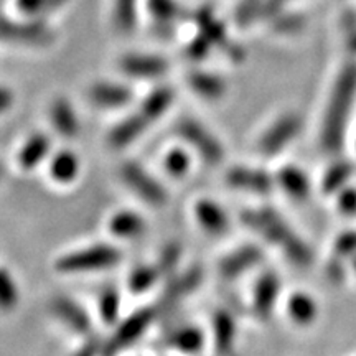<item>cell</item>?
<instances>
[{
    "label": "cell",
    "instance_id": "cell-1",
    "mask_svg": "<svg viewBox=\"0 0 356 356\" xmlns=\"http://www.w3.org/2000/svg\"><path fill=\"white\" fill-rule=\"evenodd\" d=\"M356 97V61H348L332 89L330 101L325 111L320 144L327 152H338L345 142L346 127Z\"/></svg>",
    "mask_w": 356,
    "mask_h": 356
},
{
    "label": "cell",
    "instance_id": "cell-2",
    "mask_svg": "<svg viewBox=\"0 0 356 356\" xmlns=\"http://www.w3.org/2000/svg\"><path fill=\"white\" fill-rule=\"evenodd\" d=\"M243 221L248 228L261 234L267 243L282 249L287 259L296 266L307 267L312 264L314 256L309 244L289 226V222L274 208L264 207L257 210H246L243 213Z\"/></svg>",
    "mask_w": 356,
    "mask_h": 356
},
{
    "label": "cell",
    "instance_id": "cell-3",
    "mask_svg": "<svg viewBox=\"0 0 356 356\" xmlns=\"http://www.w3.org/2000/svg\"><path fill=\"white\" fill-rule=\"evenodd\" d=\"M122 259L121 249L113 244H95L78 251L68 252L55 262L58 273L63 274H81L96 273L115 267Z\"/></svg>",
    "mask_w": 356,
    "mask_h": 356
},
{
    "label": "cell",
    "instance_id": "cell-4",
    "mask_svg": "<svg viewBox=\"0 0 356 356\" xmlns=\"http://www.w3.org/2000/svg\"><path fill=\"white\" fill-rule=\"evenodd\" d=\"M0 40L20 47H48L55 42V33L37 17L8 19L0 15Z\"/></svg>",
    "mask_w": 356,
    "mask_h": 356
},
{
    "label": "cell",
    "instance_id": "cell-5",
    "mask_svg": "<svg viewBox=\"0 0 356 356\" xmlns=\"http://www.w3.org/2000/svg\"><path fill=\"white\" fill-rule=\"evenodd\" d=\"M155 318H157V310L152 309V307H144V309L136 310L118 325L115 332L102 346V353L115 355L119 351L129 348L149 330Z\"/></svg>",
    "mask_w": 356,
    "mask_h": 356
},
{
    "label": "cell",
    "instance_id": "cell-6",
    "mask_svg": "<svg viewBox=\"0 0 356 356\" xmlns=\"http://www.w3.org/2000/svg\"><path fill=\"white\" fill-rule=\"evenodd\" d=\"M177 132L210 165H218L225 157V149H222L221 142L202 122L191 118H184L177 124Z\"/></svg>",
    "mask_w": 356,
    "mask_h": 356
},
{
    "label": "cell",
    "instance_id": "cell-7",
    "mask_svg": "<svg viewBox=\"0 0 356 356\" xmlns=\"http://www.w3.org/2000/svg\"><path fill=\"white\" fill-rule=\"evenodd\" d=\"M121 177L129 188H131L142 202L152 207H163L168 202L167 188L155 178L149 170L139 165L137 162H126L121 167Z\"/></svg>",
    "mask_w": 356,
    "mask_h": 356
},
{
    "label": "cell",
    "instance_id": "cell-8",
    "mask_svg": "<svg viewBox=\"0 0 356 356\" xmlns=\"http://www.w3.org/2000/svg\"><path fill=\"white\" fill-rule=\"evenodd\" d=\"M302 129V119L297 114H286L279 118L273 126L262 134L259 140V150L267 157H273L282 152L291 142L299 136Z\"/></svg>",
    "mask_w": 356,
    "mask_h": 356
},
{
    "label": "cell",
    "instance_id": "cell-9",
    "mask_svg": "<svg viewBox=\"0 0 356 356\" xmlns=\"http://www.w3.org/2000/svg\"><path fill=\"white\" fill-rule=\"evenodd\" d=\"M203 282V269L200 266L190 267L185 273L181 274H173L172 277H168V282L165 289H163L162 297H160L159 309L160 310H170L173 307H177L181 300L191 296L200 284Z\"/></svg>",
    "mask_w": 356,
    "mask_h": 356
},
{
    "label": "cell",
    "instance_id": "cell-10",
    "mask_svg": "<svg viewBox=\"0 0 356 356\" xmlns=\"http://www.w3.org/2000/svg\"><path fill=\"white\" fill-rule=\"evenodd\" d=\"M225 178L226 184H228L231 188L251 191V193L257 195H267L274 188V178L266 170L256 167H231Z\"/></svg>",
    "mask_w": 356,
    "mask_h": 356
},
{
    "label": "cell",
    "instance_id": "cell-11",
    "mask_svg": "<svg viewBox=\"0 0 356 356\" xmlns=\"http://www.w3.org/2000/svg\"><path fill=\"white\" fill-rule=\"evenodd\" d=\"M262 259H264V254L257 244H244V246L234 249L228 256L222 257L218 270H220L222 279H236L252 267L261 264Z\"/></svg>",
    "mask_w": 356,
    "mask_h": 356
},
{
    "label": "cell",
    "instance_id": "cell-12",
    "mask_svg": "<svg viewBox=\"0 0 356 356\" xmlns=\"http://www.w3.org/2000/svg\"><path fill=\"white\" fill-rule=\"evenodd\" d=\"M280 289H282L280 277L273 270L261 275L254 286V293H252V312L257 318L267 320L273 315L280 296Z\"/></svg>",
    "mask_w": 356,
    "mask_h": 356
},
{
    "label": "cell",
    "instance_id": "cell-13",
    "mask_svg": "<svg viewBox=\"0 0 356 356\" xmlns=\"http://www.w3.org/2000/svg\"><path fill=\"white\" fill-rule=\"evenodd\" d=\"M119 68L132 78H160L168 71V61L159 55L131 53L119 60Z\"/></svg>",
    "mask_w": 356,
    "mask_h": 356
},
{
    "label": "cell",
    "instance_id": "cell-14",
    "mask_svg": "<svg viewBox=\"0 0 356 356\" xmlns=\"http://www.w3.org/2000/svg\"><path fill=\"white\" fill-rule=\"evenodd\" d=\"M88 96L97 108L121 109L126 108L129 102L132 101L134 91L122 83L97 81L89 88Z\"/></svg>",
    "mask_w": 356,
    "mask_h": 356
},
{
    "label": "cell",
    "instance_id": "cell-15",
    "mask_svg": "<svg viewBox=\"0 0 356 356\" xmlns=\"http://www.w3.org/2000/svg\"><path fill=\"white\" fill-rule=\"evenodd\" d=\"M53 312L74 333L86 337L91 335V317H89L88 312L78 302L70 299V297H56L53 300Z\"/></svg>",
    "mask_w": 356,
    "mask_h": 356
},
{
    "label": "cell",
    "instance_id": "cell-16",
    "mask_svg": "<svg viewBox=\"0 0 356 356\" xmlns=\"http://www.w3.org/2000/svg\"><path fill=\"white\" fill-rule=\"evenodd\" d=\"M50 122L65 139H74L81 132L78 114L66 97H56L50 106Z\"/></svg>",
    "mask_w": 356,
    "mask_h": 356
},
{
    "label": "cell",
    "instance_id": "cell-17",
    "mask_svg": "<svg viewBox=\"0 0 356 356\" xmlns=\"http://www.w3.org/2000/svg\"><path fill=\"white\" fill-rule=\"evenodd\" d=\"M150 126V122L142 115L140 113L127 115L126 119H122L121 122L115 124L111 129L108 142L109 145L115 150L126 149L127 145H131L132 142H136L139 137L147 131V127Z\"/></svg>",
    "mask_w": 356,
    "mask_h": 356
},
{
    "label": "cell",
    "instance_id": "cell-18",
    "mask_svg": "<svg viewBox=\"0 0 356 356\" xmlns=\"http://www.w3.org/2000/svg\"><path fill=\"white\" fill-rule=\"evenodd\" d=\"M195 218L204 231L211 234H221L229 229V216L216 202L202 198L195 203Z\"/></svg>",
    "mask_w": 356,
    "mask_h": 356
},
{
    "label": "cell",
    "instance_id": "cell-19",
    "mask_svg": "<svg viewBox=\"0 0 356 356\" xmlns=\"http://www.w3.org/2000/svg\"><path fill=\"white\" fill-rule=\"evenodd\" d=\"M51 139L48 134L35 132L24 142L19 150V165L24 170H33L50 155Z\"/></svg>",
    "mask_w": 356,
    "mask_h": 356
},
{
    "label": "cell",
    "instance_id": "cell-20",
    "mask_svg": "<svg viewBox=\"0 0 356 356\" xmlns=\"http://www.w3.org/2000/svg\"><path fill=\"white\" fill-rule=\"evenodd\" d=\"M188 86L193 89L195 95L204 97V99L216 101L226 95V81L210 71L195 70L188 74Z\"/></svg>",
    "mask_w": 356,
    "mask_h": 356
},
{
    "label": "cell",
    "instance_id": "cell-21",
    "mask_svg": "<svg viewBox=\"0 0 356 356\" xmlns=\"http://www.w3.org/2000/svg\"><path fill=\"white\" fill-rule=\"evenodd\" d=\"M275 181L293 200H305L310 195L309 177L296 165H284L275 175Z\"/></svg>",
    "mask_w": 356,
    "mask_h": 356
},
{
    "label": "cell",
    "instance_id": "cell-22",
    "mask_svg": "<svg viewBox=\"0 0 356 356\" xmlns=\"http://www.w3.org/2000/svg\"><path fill=\"white\" fill-rule=\"evenodd\" d=\"M213 337L218 353H231L236 341V322L228 310H218L213 315Z\"/></svg>",
    "mask_w": 356,
    "mask_h": 356
},
{
    "label": "cell",
    "instance_id": "cell-23",
    "mask_svg": "<svg viewBox=\"0 0 356 356\" xmlns=\"http://www.w3.org/2000/svg\"><path fill=\"white\" fill-rule=\"evenodd\" d=\"M173 101H175V91L170 86H159L155 88L149 96L142 101L139 113L150 124L159 121L168 109L172 108Z\"/></svg>",
    "mask_w": 356,
    "mask_h": 356
},
{
    "label": "cell",
    "instance_id": "cell-24",
    "mask_svg": "<svg viewBox=\"0 0 356 356\" xmlns=\"http://www.w3.org/2000/svg\"><path fill=\"white\" fill-rule=\"evenodd\" d=\"M109 229L111 233L121 239H136L140 234H144V231L147 229V221L139 213L122 210L111 218Z\"/></svg>",
    "mask_w": 356,
    "mask_h": 356
},
{
    "label": "cell",
    "instance_id": "cell-25",
    "mask_svg": "<svg viewBox=\"0 0 356 356\" xmlns=\"http://www.w3.org/2000/svg\"><path fill=\"white\" fill-rule=\"evenodd\" d=\"M165 343L170 348L178 351H185V353H197L203 348L204 335L200 327L193 325H185V327H178L172 330L165 338Z\"/></svg>",
    "mask_w": 356,
    "mask_h": 356
},
{
    "label": "cell",
    "instance_id": "cell-26",
    "mask_svg": "<svg viewBox=\"0 0 356 356\" xmlns=\"http://www.w3.org/2000/svg\"><path fill=\"white\" fill-rule=\"evenodd\" d=\"M195 20H197L200 33H202L204 38L210 40L213 47H228L229 40L228 33H226V29L222 26L221 22L216 19L210 7L200 8L197 15H195Z\"/></svg>",
    "mask_w": 356,
    "mask_h": 356
},
{
    "label": "cell",
    "instance_id": "cell-27",
    "mask_svg": "<svg viewBox=\"0 0 356 356\" xmlns=\"http://www.w3.org/2000/svg\"><path fill=\"white\" fill-rule=\"evenodd\" d=\"M79 173V159L71 150H61L50 160V177L58 184H70Z\"/></svg>",
    "mask_w": 356,
    "mask_h": 356
},
{
    "label": "cell",
    "instance_id": "cell-28",
    "mask_svg": "<svg viewBox=\"0 0 356 356\" xmlns=\"http://www.w3.org/2000/svg\"><path fill=\"white\" fill-rule=\"evenodd\" d=\"M287 310L292 320H296V322L300 325H309L314 322L318 312L315 300L305 292L293 293L291 299H289Z\"/></svg>",
    "mask_w": 356,
    "mask_h": 356
},
{
    "label": "cell",
    "instance_id": "cell-29",
    "mask_svg": "<svg viewBox=\"0 0 356 356\" xmlns=\"http://www.w3.org/2000/svg\"><path fill=\"white\" fill-rule=\"evenodd\" d=\"M160 279H162V274H160L157 264H140L129 275V291L132 293H144L150 291Z\"/></svg>",
    "mask_w": 356,
    "mask_h": 356
},
{
    "label": "cell",
    "instance_id": "cell-30",
    "mask_svg": "<svg viewBox=\"0 0 356 356\" xmlns=\"http://www.w3.org/2000/svg\"><path fill=\"white\" fill-rule=\"evenodd\" d=\"M351 173H353V165H351L348 160H338V162L333 163L327 173H325L322 181V188L325 193L330 195L343 190L346 181L350 180Z\"/></svg>",
    "mask_w": 356,
    "mask_h": 356
},
{
    "label": "cell",
    "instance_id": "cell-31",
    "mask_svg": "<svg viewBox=\"0 0 356 356\" xmlns=\"http://www.w3.org/2000/svg\"><path fill=\"white\" fill-rule=\"evenodd\" d=\"M20 300V289L7 267H0V310L12 312Z\"/></svg>",
    "mask_w": 356,
    "mask_h": 356
},
{
    "label": "cell",
    "instance_id": "cell-32",
    "mask_svg": "<svg viewBox=\"0 0 356 356\" xmlns=\"http://www.w3.org/2000/svg\"><path fill=\"white\" fill-rule=\"evenodd\" d=\"M114 25L122 33H131L136 29L137 0H114Z\"/></svg>",
    "mask_w": 356,
    "mask_h": 356
},
{
    "label": "cell",
    "instance_id": "cell-33",
    "mask_svg": "<svg viewBox=\"0 0 356 356\" xmlns=\"http://www.w3.org/2000/svg\"><path fill=\"white\" fill-rule=\"evenodd\" d=\"M99 317L106 325H115L121 317V293L114 287L104 289L99 297Z\"/></svg>",
    "mask_w": 356,
    "mask_h": 356
},
{
    "label": "cell",
    "instance_id": "cell-34",
    "mask_svg": "<svg viewBox=\"0 0 356 356\" xmlns=\"http://www.w3.org/2000/svg\"><path fill=\"white\" fill-rule=\"evenodd\" d=\"M190 165H191L190 155L186 154L184 149L168 150L165 159H163V167H165L168 175L173 178L185 177L190 170Z\"/></svg>",
    "mask_w": 356,
    "mask_h": 356
},
{
    "label": "cell",
    "instance_id": "cell-35",
    "mask_svg": "<svg viewBox=\"0 0 356 356\" xmlns=\"http://www.w3.org/2000/svg\"><path fill=\"white\" fill-rule=\"evenodd\" d=\"M68 0H15V7L22 15L37 17L42 13L56 10Z\"/></svg>",
    "mask_w": 356,
    "mask_h": 356
},
{
    "label": "cell",
    "instance_id": "cell-36",
    "mask_svg": "<svg viewBox=\"0 0 356 356\" xmlns=\"http://www.w3.org/2000/svg\"><path fill=\"white\" fill-rule=\"evenodd\" d=\"M181 259V246L177 243L167 244L165 248L160 251V256L155 264H157L160 274L162 277H168V275H173L177 273V267L180 264Z\"/></svg>",
    "mask_w": 356,
    "mask_h": 356
},
{
    "label": "cell",
    "instance_id": "cell-37",
    "mask_svg": "<svg viewBox=\"0 0 356 356\" xmlns=\"http://www.w3.org/2000/svg\"><path fill=\"white\" fill-rule=\"evenodd\" d=\"M149 10L160 25H168L177 19L178 7L175 0H149Z\"/></svg>",
    "mask_w": 356,
    "mask_h": 356
},
{
    "label": "cell",
    "instance_id": "cell-38",
    "mask_svg": "<svg viewBox=\"0 0 356 356\" xmlns=\"http://www.w3.org/2000/svg\"><path fill=\"white\" fill-rule=\"evenodd\" d=\"M335 256L338 261H343L346 257H355L356 256V231H348V233L341 234L337 239L335 248Z\"/></svg>",
    "mask_w": 356,
    "mask_h": 356
},
{
    "label": "cell",
    "instance_id": "cell-39",
    "mask_svg": "<svg viewBox=\"0 0 356 356\" xmlns=\"http://www.w3.org/2000/svg\"><path fill=\"white\" fill-rule=\"evenodd\" d=\"M274 29L279 33H296L302 30L304 26V19L299 15H293V13H279L277 17H274Z\"/></svg>",
    "mask_w": 356,
    "mask_h": 356
},
{
    "label": "cell",
    "instance_id": "cell-40",
    "mask_svg": "<svg viewBox=\"0 0 356 356\" xmlns=\"http://www.w3.org/2000/svg\"><path fill=\"white\" fill-rule=\"evenodd\" d=\"M213 44L210 43V40L204 38L202 33L198 35V37H195L191 42L188 43V47H186V56L190 58V60L193 61H202L210 55Z\"/></svg>",
    "mask_w": 356,
    "mask_h": 356
},
{
    "label": "cell",
    "instance_id": "cell-41",
    "mask_svg": "<svg viewBox=\"0 0 356 356\" xmlns=\"http://www.w3.org/2000/svg\"><path fill=\"white\" fill-rule=\"evenodd\" d=\"M338 208L345 215H355L356 213V188H343L338 198Z\"/></svg>",
    "mask_w": 356,
    "mask_h": 356
},
{
    "label": "cell",
    "instance_id": "cell-42",
    "mask_svg": "<svg viewBox=\"0 0 356 356\" xmlns=\"http://www.w3.org/2000/svg\"><path fill=\"white\" fill-rule=\"evenodd\" d=\"M13 102H15V95L10 88L0 86V115L8 113L13 108Z\"/></svg>",
    "mask_w": 356,
    "mask_h": 356
},
{
    "label": "cell",
    "instance_id": "cell-43",
    "mask_svg": "<svg viewBox=\"0 0 356 356\" xmlns=\"http://www.w3.org/2000/svg\"><path fill=\"white\" fill-rule=\"evenodd\" d=\"M350 48H351V51L356 53V33L353 35V38L350 40Z\"/></svg>",
    "mask_w": 356,
    "mask_h": 356
},
{
    "label": "cell",
    "instance_id": "cell-44",
    "mask_svg": "<svg viewBox=\"0 0 356 356\" xmlns=\"http://www.w3.org/2000/svg\"><path fill=\"white\" fill-rule=\"evenodd\" d=\"M3 177V168H2V165H0V178Z\"/></svg>",
    "mask_w": 356,
    "mask_h": 356
},
{
    "label": "cell",
    "instance_id": "cell-45",
    "mask_svg": "<svg viewBox=\"0 0 356 356\" xmlns=\"http://www.w3.org/2000/svg\"><path fill=\"white\" fill-rule=\"evenodd\" d=\"M353 267H355V270H356V256H355V259H353Z\"/></svg>",
    "mask_w": 356,
    "mask_h": 356
}]
</instances>
